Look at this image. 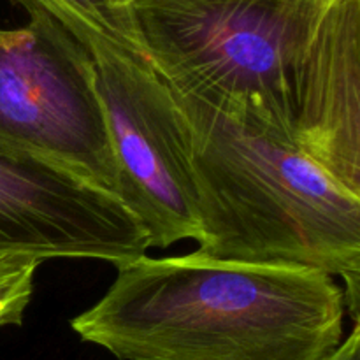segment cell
<instances>
[{
  "mask_svg": "<svg viewBox=\"0 0 360 360\" xmlns=\"http://www.w3.org/2000/svg\"><path fill=\"white\" fill-rule=\"evenodd\" d=\"M172 90L294 144L360 195V0H136Z\"/></svg>",
  "mask_w": 360,
  "mask_h": 360,
  "instance_id": "obj_1",
  "label": "cell"
},
{
  "mask_svg": "<svg viewBox=\"0 0 360 360\" xmlns=\"http://www.w3.org/2000/svg\"><path fill=\"white\" fill-rule=\"evenodd\" d=\"M116 271L70 327L120 360H329L343 341L345 292L322 271L193 252Z\"/></svg>",
  "mask_w": 360,
  "mask_h": 360,
  "instance_id": "obj_2",
  "label": "cell"
},
{
  "mask_svg": "<svg viewBox=\"0 0 360 360\" xmlns=\"http://www.w3.org/2000/svg\"><path fill=\"white\" fill-rule=\"evenodd\" d=\"M185 116L199 210V246L214 260L322 271L360 306V195L294 144L174 90Z\"/></svg>",
  "mask_w": 360,
  "mask_h": 360,
  "instance_id": "obj_3",
  "label": "cell"
},
{
  "mask_svg": "<svg viewBox=\"0 0 360 360\" xmlns=\"http://www.w3.org/2000/svg\"><path fill=\"white\" fill-rule=\"evenodd\" d=\"M0 144L118 199V169L91 55L44 13H32L23 27L0 28Z\"/></svg>",
  "mask_w": 360,
  "mask_h": 360,
  "instance_id": "obj_4",
  "label": "cell"
},
{
  "mask_svg": "<svg viewBox=\"0 0 360 360\" xmlns=\"http://www.w3.org/2000/svg\"><path fill=\"white\" fill-rule=\"evenodd\" d=\"M118 169V199L150 248L199 241L197 192L185 116L146 56L98 42L88 48Z\"/></svg>",
  "mask_w": 360,
  "mask_h": 360,
  "instance_id": "obj_5",
  "label": "cell"
},
{
  "mask_svg": "<svg viewBox=\"0 0 360 360\" xmlns=\"http://www.w3.org/2000/svg\"><path fill=\"white\" fill-rule=\"evenodd\" d=\"M146 234L111 193L0 144V257L104 260L143 255Z\"/></svg>",
  "mask_w": 360,
  "mask_h": 360,
  "instance_id": "obj_6",
  "label": "cell"
},
{
  "mask_svg": "<svg viewBox=\"0 0 360 360\" xmlns=\"http://www.w3.org/2000/svg\"><path fill=\"white\" fill-rule=\"evenodd\" d=\"M28 14L44 13L62 23L84 48L105 42L143 55L125 0H11Z\"/></svg>",
  "mask_w": 360,
  "mask_h": 360,
  "instance_id": "obj_7",
  "label": "cell"
},
{
  "mask_svg": "<svg viewBox=\"0 0 360 360\" xmlns=\"http://www.w3.org/2000/svg\"><path fill=\"white\" fill-rule=\"evenodd\" d=\"M42 260L25 255L0 257V327L21 326Z\"/></svg>",
  "mask_w": 360,
  "mask_h": 360,
  "instance_id": "obj_8",
  "label": "cell"
},
{
  "mask_svg": "<svg viewBox=\"0 0 360 360\" xmlns=\"http://www.w3.org/2000/svg\"><path fill=\"white\" fill-rule=\"evenodd\" d=\"M329 360H360V329L359 322L354 323L350 336L341 341L340 348Z\"/></svg>",
  "mask_w": 360,
  "mask_h": 360,
  "instance_id": "obj_9",
  "label": "cell"
},
{
  "mask_svg": "<svg viewBox=\"0 0 360 360\" xmlns=\"http://www.w3.org/2000/svg\"><path fill=\"white\" fill-rule=\"evenodd\" d=\"M125 2H127V6H130V4H132V2H136V0H125Z\"/></svg>",
  "mask_w": 360,
  "mask_h": 360,
  "instance_id": "obj_10",
  "label": "cell"
}]
</instances>
